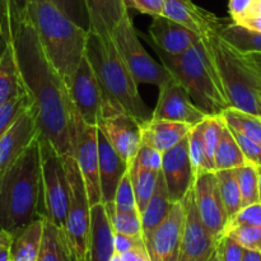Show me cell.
Returning <instances> with one entry per match:
<instances>
[{
    "instance_id": "1",
    "label": "cell",
    "mask_w": 261,
    "mask_h": 261,
    "mask_svg": "<svg viewBox=\"0 0 261 261\" xmlns=\"http://www.w3.org/2000/svg\"><path fill=\"white\" fill-rule=\"evenodd\" d=\"M12 47L20 82L37 119L40 135L50 140L63 157L73 155L71 135L75 109L68 84L46 56L28 18L18 27Z\"/></svg>"
},
{
    "instance_id": "2",
    "label": "cell",
    "mask_w": 261,
    "mask_h": 261,
    "mask_svg": "<svg viewBox=\"0 0 261 261\" xmlns=\"http://www.w3.org/2000/svg\"><path fill=\"white\" fill-rule=\"evenodd\" d=\"M40 218L41 149L37 137L0 176V231L13 237Z\"/></svg>"
},
{
    "instance_id": "3",
    "label": "cell",
    "mask_w": 261,
    "mask_h": 261,
    "mask_svg": "<svg viewBox=\"0 0 261 261\" xmlns=\"http://www.w3.org/2000/svg\"><path fill=\"white\" fill-rule=\"evenodd\" d=\"M86 56L103 94V119L117 114L130 115L140 124L152 119L153 112L143 101L137 81L117 53L114 41L105 43L98 36L89 32Z\"/></svg>"
},
{
    "instance_id": "4",
    "label": "cell",
    "mask_w": 261,
    "mask_h": 261,
    "mask_svg": "<svg viewBox=\"0 0 261 261\" xmlns=\"http://www.w3.org/2000/svg\"><path fill=\"white\" fill-rule=\"evenodd\" d=\"M162 64L190 94L194 103L208 116H219L232 107L224 89L211 46L199 38L180 55H168L154 47Z\"/></svg>"
},
{
    "instance_id": "5",
    "label": "cell",
    "mask_w": 261,
    "mask_h": 261,
    "mask_svg": "<svg viewBox=\"0 0 261 261\" xmlns=\"http://www.w3.org/2000/svg\"><path fill=\"white\" fill-rule=\"evenodd\" d=\"M27 18L43 51L66 84L86 56L89 32L66 17L50 0H30Z\"/></svg>"
},
{
    "instance_id": "6",
    "label": "cell",
    "mask_w": 261,
    "mask_h": 261,
    "mask_svg": "<svg viewBox=\"0 0 261 261\" xmlns=\"http://www.w3.org/2000/svg\"><path fill=\"white\" fill-rule=\"evenodd\" d=\"M203 40L211 46L232 107L261 117V69L259 65L250 58L249 54L241 53L224 40L219 31Z\"/></svg>"
},
{
    "instance_id": "7",
    "label": "cell",
    "mask_w": 261,
    "mask_h": 261,
    "mask_svg": "<svg viewBox=\"0 0 261 261\" xmlns=\"http://www.w3.org/2000/svg\"><path fill=\"white\" fill-rule=\"evenodd\" d=\"M41 149V214L64 229L70 204V186L65 160L53 143L38 135Z\"/></svg>"
},
{
    "instance_id": "8",
    "label": "cell",
    "mask_w": 261,
    "mask_h": 261,
    "mask_svg": "<svg viewBox=\"0 0 261 261\" xmlns=\"http://www.w3.org/2000/svg\"><path fill=\"white\" fill-rule=\"evenodd\" d=\"M64 160L70 186V204L63 231L73 261H89L92 206L75 158L66 155Z\"/></svg>"
},
{
    "instance_id": "9",
    "label": "cell",
    "mask_w": 261,
    "mask_h": 261,
    "mask_svg": "<svg viewBox=\"0 0 261 261\" xmlns=\"http://www.w3.org/2000/svg\"><path fill=\"white\" fill-rule=\"evenodd\" d=\"M112 41L138 84L145 83L161 87L173 78L170 70L163 64L155 61L143 47L129 12L115 28Z\"/></svg>"
},
{
    "instance_id": "10",
    "label": "cell",
    "mask_w": 261,
    "mask_h": 261,
    "mask_svg": "<svg viewBox=\"0 0 261 261\" xmlns=\"http://www.w3.org/2000/svg\"><path fill=\"white\" fill-rule=\"evenodd\" d=\"M71 144H73V157L75 158L76 165L83 176L91 206L102 203L101 182H99L98 126L84 122L76 111L74 116Z\"/></svg>"
},
{
    "instance_id": "11",
    "label": "cell",
    "mask_w": 261,
    "mask_h": 261,
    "mask_svg": "<svg viewBox=\"0 0 261 261\" xmlns=\"http://www.w3.org/2000/svg\"><path fill=\"white\" fill-rule=\"evenodd\" d=\"M71 103L84 122L98 126L103 120V94L91 63L84 56L68 84Z\"/></svg>"
},
{
    "instance_id": "12",
    "label": "cell",
    "mask_w": 261,
    "mask_h": 261,
    "mask_svg": "<svg viewBox=\"0 0 261 261\" xmlns=\"http://www.w3.org/2000/svg\"><path fill=\"white\" fill-rule=\"evenodd\" d=\"M182 203L185 206V224L177 261H208L219 242L212 236L199 216L193 188L186 194Z\"/></svg>"
},
{
    "instance_id": "13",
    "label": "cell",
    "mask_w": 261,
    "mask_h": 261,
    "mask_svg": "<svg viewBox=\"0 0 261 261\" xmlns=\"http://www.w3.org/2000/svg\"><path fill=\"white\" fill-rule=\"evenodd\" d=\"M198 213L212 236L221 241L229 217L222 200L216 172H204L195 178L193 186Z\"/></svg>"
},
{
    "instance_id": "14",
    "label": "cell",
    "mask_w": 261,
    "mask_h": 261,
    "mask_svg": "<svg viewBox=\"0 0 261 261\" xmlns=\"http://www.w3.org/2000/svg\"><path fill=\"white\" fill-rule=\"evenodd\" d=\"M206 116L208 115L194 103L189 92L177 79L172 78L160 87V96L152 119L184 122L195 126L203 122Z\"/></svg>"
},
{
    "instance_id": "15",
    "label": "cell",
    "mask_w": 261,
    "mask_h": 261,
    "mask_svg": "<svg viewBox=\"0 0 261 261\" xmlns=\"http://www.w3.org/2000/svg\"><path fill=\"white\" fill-rule=\"evenodd\" d=\"M162 175L168 196L172 203L182 201L195 182L190 158L188 137L162 154Z\"/></svg>"
},
{
    "instance_id": "16",
    "label": "cell",
    "mask_w": 261,
    "mask_h": 261,
    "mask_svg": "<svg viewBox=\"0 0 261 261\" xmlns=\"http://www.w3.org/2000/svg\"><path fill=\"white\" fill-rule=\"evenodd\" d=\"M185 224V206L182 201L175 203L145 242L150 261H167L180 249Z\"/></svg>"
},
{
    "instance_id": "17",
    "label": "cell",
    "mask_w": 261,
    "mask_h": 261,
    "mask_svg": "<svg viewBox=\"0 0 261 261\" xmlns=\"http://www.w3.org/2000/svg\"><path fill=\"white\" fill-rule=\"evenodd\" d=\"M98 127L130 167L142 145V124L130 115L117 114L105 117Z\"/></svg>"
},
{
    "instance_id": "18",
    "label": "cell",
    "mask_w": 261,
    "mask_h": 261,
    "mask_svg": "<svg viewBox=\"0 0 261 261\" xmlns=\"http://www.w3.org/2000/svg\"><path fill=\"white\" fill-rule=\"evenodd\" d=\"M163 15L193 31L200 38L217 32L223 24L217 15L200 8L194 0H166Z\"/></svg>"
},
{
    "instance_id": "19",
    "label": "cell",
    "mask_w": 261,
    "mask_h": 261,
    "mask_svg": "<svg viewBox=\"0 0 261 261\" xmlns=\"http://www.w3.org/2000/svg\"><path fill=\"white\" fill-rule=\"evenodd\" d=\"M40 134L32 107L25 110L0 138V176Z\"/></svg>"
},
{
    "instance_id": "20",
    "label": "cell",
    "mask_w": 261,
    "mask_h": 261,
    "mask_svg": "<svg viewBox=\"0 0 261 261\" xmlns=\"http://www.w3.org/2000/svg\"><path fill=\"white\" fill-rule=\"evenodd\" d=\"M98 157H99V182H101L102 203L115 200L117 188L125 173L129 171L126 161L115 150L111 143L98 127Z\"/></svg>"
},
{
    "instance_id": "21",
    "label": "cell",
    "mask_w": 261,
    "mask_h": 261,
    "mask_svg": "<svg viewBox=\"0 0 261 261\" xmlns=\"http://www.w3.org/2000/svg\"><path fill=\"white\" fill-rule=\"evenodd\" d=\"M148 31L153 46L168 55H180L185 53L200 38L193 31L165 15L153 17V22Z\"/></svg>"
},
{
    "instance_id": "22",
    "label": "cell",
    "mask_w": 261,
    "mask_h": 261,
    "mask_svg": "<svg viewBox=\"0 0 261 261\" xmlns=\"http://www.w3.org/2000/svg\"><path fill=\"white\" fill-rule=\"evenodd\" d=\"M91 31L105 43L112 42V35L129 8L125 0H86Z\"/></svg>"
},
{
    "instance_id": "23",
    "label": "cell",
    "mask_w": 261,
    "mask_h": 261,
    "mask_svg": "<svg viewBox=\"0 0 261 261\" xmlns=\"http://www.w3.org/2000/svg\"><path fill=\"white\" fill-rule=\"evenodd\" d=\"M191 129L184 122L150 119L142 124V143L165 153L185 139Z\"/></svg>"
},
{
    "instance_id": "24",
    "label": "cell",
    "mask_w": 261,
    "mask_h": 261,
    "mask_svg": "<svg viewBox=\"0 0 261 261\" xmlns=\"http://www.w3.org/2000/svg\"><path fill=\"white\" fill-rule=\"evenodd\" d=\"M115 232L110 223L103 203L91 208V241L89 261H110L115 254Z\"/></svg>"
},
{
    "instance_id": "25",
    "label": "cell",
    "mask_w": 261,
    "mask_h": 261,
    "mask_svg": "<svg viewBox=\"0 0 261 261\" xmlns=\"http://www.w3.org/2000/svg\"><path fill=\"white\" fill-rule=\"evenodd\" d=\"M43 227L45 219L40 218L12 237L10 261H37L42 244Z\"/></svg>"
},
{
    "instance_id": "26",
    "label": "cell",
    "mask_w": 261,
    "mask_h": 261,
    "mask_svg": "<svg viewBox=\"0 0 261 261\" xmlns=\"http://www.w3.org/2000/svg\"><path fill=\"white\" fill-rule=\"evenodd\" d=\"M172 203L168 196L167 188H166L165 178H163L162 171L158 176L157 188H155L154 194L150 198L147 208L142 214V226H143V239L147 242L150 234L153 233L155 228L161 224V222L166 218L168 212L171 211Z\"/></svg>"
},
{
    "instance_id": "27",
    "label": "cell",
    "mask_w": 261,
    "mask_h": 261,
    "mask_svg": "<svg viewBox=\"0 0 261 261\" xmlns=\"http://www.w3.org/2000/svg\"><path fill=\"white\" fill-rule=\"evenodd\" d=\"M37 261H73L64 231L46 219Z\"/></svg>"
},
{
    "instance_id": "28",
    "label": "cell",
    "mask_w": 261,
    "mask_h": 261,
    "mask_svg": "<svg viewBox=\"0 0 261 261\" xmlns=\"http://www.w3.org/2000/svg\"><path fill=\"white\" fill-rule=\"evenodd\" d=\"M246 163L247 161L236 138L224 122L223 132H222L221 139H219L218 147L216 150V157H214L216 172L222 170H234Z\"/></svg>"
},
{
    "instance_id": "29",
    "label": "cell",
    "mask_w": 261,
    "mask_h": 261,
    "mask_svg": "<svg viewBox=\"0 0 261 261\" xmlns=\"http://www.w3.org/2000/svg\"><path fill=\"white\" fill-rule=\"evenodd\" d=\"M24 91L15 64L12 43L0 55V105Z\"/></svg>"
},
{
    "instance_id": "30",
    "label": "cell",
    "mask_w": 261,
    "mask_h": 261,
    "mask_svg": "<svg viewBox=\"0 0 261 261\" xmlns=\"http://www.w3.org/2000/svg\"><path fill=\"white\" fill-rule=\"evenodd\" d=\"M219 33L232 46L241 53H261V32L250 30L240 23H224L221 25Z\"/></svg>"
},
{
    "instance_id": "31",
    "label": "cell",
    "mask_w": 261,
    "mask_h": 261,
    "mask_svg": "<svg viewBox=\"0 0 261 261\" xmlns=\"http://www.w3.org/2000/svg\"><path fill=\"white\" fill-rule=\"evenodd\" d=\"M226 125L240 134L261 144V117L229 107L221 115Z\"/></svg>"
},
{
    "instance_id": "32",
    "label": "cell",
    "mask_w": 261,
    "mask_h": 261,
    "mask_svg": "<svg viewBox=\"0 0 261 261\" xmlns=\"http://www.w3.org/2000/svg\"><path fill=\"white\" fill-rule=\"evenodd\" d=\"M130 176H132L133 188H134L135 199H137L138 211H139L140 217L143 212L147 208L150 198L154 194L155 188H157L158 176L160 172L153 170H145V168H134L129 167Z\"/></svg>"
},
{
    "instance_id": "33",
    "label": "cell",
    "mask_w": 261,
    "mask_h": 261,
    "mask_svg": "<svg viewBox=\"0 0 261 261\" xmlns=\"http://www.w3.org/2000/svg\"><path fill=\"white\" fill-rule=\"evenodd\" d=\"M216 175L227 214H228L229 218H232L234 214H237L242 209V196L239 180H237L236 168L234 170L217 171Z\"/></svg>"
},
{
    "instance_id": "34",
    "label": "cell",
    "mask_w": 261,
    "mask_h": 261,
    "mask_svg": "<svg viewBox=\"0 0 261 261\" xmlns=\"http://www.w3.org/2000/svg\"><path fill=\"white\" fill-rule=\"evenodd\" d=\"M237 180L242 196V208L251 204L261 203L259 186V167L252 163H246L236 168Z\"/></svg>"
},
{
    "instance_id": "35",
    "label": "cell",
    "mask_w": 261,
    "mask_h": 261,
    "mask_svg": "<svg viewBox=\"0 0 261 261\" xmlns=\"http://www.w3.org/2000/svg\"><path fill=\"white\" fill-rule=\"evenodd\" d=\"M188 143L189 158H190L194 177L196 178L201 173L209 172L208 165H206L205 144H204V121L193 126V129L188 134Z\"/></svg>"
},
{
    "instance_id": "36",
    "label": "cell",
    "mask_w": 261,
    "mask_h": 261,
    "mask_svg": "<svg viewBox=\"0 0 261 261\" xmlns=\"http://www.w3.org/2000/svg\"><path fill=\"white\" fill-rule=\"evenodd\" d=\"M105 208H106L107 216H109L110 223H111L114 232L127 234V236L143 237L142 217L139 214L119 212L115 206L114 201L105 204Z\"/></svg>"
},
{
    "instance_id": "37",
    "label": "cell",
    "mask_w": 261,
    "mask_h": 261,
    "mask_svg": "<svg viewBox=\"0 0 261 261\" xmlns=\"http://www.w3.org/2000/svg\"><path fill=\"white\" fill-rule=\"evenodd\" d=\"M30 0H0V19L10 38H14L18 27L27 19Z\"/></svg>"
},
{
    "instance_id": "38",
    "label": "cell",
    "mask_w": 261,
    "mask_h": 261,
    "mask_svg": "<svg viewBox=\"0 0 261 261\" xmlns=\"http://www.w3.org/2000/svg\"><path fill=\"white\" fill-rule=\"evenodd\" d=\"M223 127L224 121L221 115L219 116H208L204 120V144H205L206 165H208L209 172H216L214 157H216V150L218 147Z\"/></svg>"
},
{
    "instance_id": "39",
    "label": "cell",
    "mask_w": 261,
    "mask_h": 261,
    "mask_svg": "<svg viewBox=\"0 0 261 261\" xmlns=\"http://www.w3.org/2000/svg\"><path fill=\"white\" fill-rule=\"evenodd\" d=\"M30 107H32V105H31V99L25 91L0 105V138L10 129V126L17 121L18 117Z\"/></svg>"
},
{
    "instance_id": "40",
    "label": "cell",
    "mask_w": 261,
    "mask_h": 261,
    "mask_svg": "<svg viewBox=\"0 0 261 261\" xmlns=\"http://www.w3.org/2000/svg\"><path fill=\"white\" fill-rule=\"evenodd\" d=\"M224 236L231 237L246 250L261 252V226L228 227Z\"/></svg>"
},
{
    "instance_id": "41",
    "label": "cell",
    "mask_w": 261,
    "mask_h": 261,
    "mask_svg": "<svg viewBox=\"0 0 261 261\" xmlns=\"http://www.w3.org/2000/svg\"><path fill=\"white\" fill-rule=\"evenodd\" d=\"M114 203L119 212H122V213L139 214L137 205V199H135L134 188H133L132 176H130L129 171L125 173V176L121 178V181H120V185L119 188H117Z\"/></svg>"
},
{
    "instance_id": "42",
    "label": "cell",
    "mask_w": 261,
    "mask_h": 261,
    "mask_svg": "<svg viewBox=\"0 0 261 261\" xmlns=\"http://www.w3.org/2000/svg\"><path fill=\"white\" fill-rule=\"evenodd\" d=\"M64 14L86 31H91L86 0H50Z\"/></svg>"
},
{
    "instance_id": "43",
    "label": "cell",
    "mask_w": 261,
    "mask_h": 261,
    "mask_svg": "<svg viewBox=\"0 0 261 261\" xmlns=\"http://www.w3.org/2000/svg\"><path fill=\"white\" fill-rule=\"evenodd\" d=\"M162 154L163 153H161L160 150L142 143L130 167L145 168V170H153L160 172L162 170Z\"/></svg>"
},
{
    "instance_id": "44",
    "label": "cell",
    "mask_w": 261,
    "mask_h": 261,
    "mask_svg": "<svg viewBox=\"0 0 261 261\" xmlns=\"http://www.w3.org/2000/svg\"><path fill=\"white\" fill-rule=\"evenodd\" d=\"M236 226H261V203L244 206L239 213L229 218L226 228Z\"/></svg>"
},
{
    "instance_id": "45",
    "label": "cell",
    "mask_w": 261,
    "mask_h": 261,
    "mask_svg": "<svg viewBox=\"0 0 261 261\" xmlns=\"http://www.w3.org/2000/svg\"><path fill=\"white\" fill-rule=\"evenodd\" d=\"M231 129V127H229ZM232 134L236 138L237 143H239L240 148H241L242 153H244L245 158H246L247 163H252V165L261 167V144L254 142V140L249 139L245 135L240 134L236 130L231 129Z\"/></svg>"
},
{
    "instance_id": "46",
    "label": "cell",
    "mask_w": 261,
    "mask_h": 261,
    "mask_svg": "<svg viewBox=\"0 0 261 261\" xmlns=\"http://www.w3.org/2000/svg\"><path fill=\"white\" fill-rule=\"evenodd\" d=\"M221 261H242L245 255V247L231 237L223 236L217 246Z\"/></svg>"
},
{
    "instance_id": "47",
    "label": "cell",
    "mask_w": 261,
    "mask_h": 261,
    "mask_svg": "<svg viewBox=\"0 0 261 261\" xmlns=\"http://www.w3.org/2000/svg\"><path fill=\"white\" fill-rule=\"evenodd\" d=\"M125 2L127 8H133L143 14L160 17L163 15L166 0H125Z\"/></svg>"
},
{
    "instance_id": "48",
    "label": "cell",
    "mask_w": 261,
    "mask_h": 261,
    "mask_svg": "<svg viewBox=\"0 0 261 261\" xmlns=\"http://www.w3.org/2000/svg\"><path fill=\"white\" fill-rule=\"evenodd\" d=\"M114 245L115 252L121 255L130 251V250L137 249V247L145 246V241L142 236H127V234L116 233L115 232Z\"/></svg>"
},
{
    "instance_id": "49",
    "label": "cell",
    "mask_w": 261,
    "mask_h": 261,
    "mask_svg": "<svg viewBox=\"0 0 261 261\" xmlns=\"http://www.w3.org/2000/svg\"><path fill=\"white\" fill-rule=\"evenodd\" d=\"M254 2L255 0H229L228 10L232 20L239 22V20L247 17Z\"/></svg>"
},
{
    "instance_id": "50",
    "label": "cell",
    "mask_w": 261,
    "mask_h": 261,
    "mask_svg": "<svg viewBox=\"0 0 261 261\" xmlns=\"http://www.w3.org/2000/svg\"><path fill=\"white\" fill-rule=\"evenodd\" d=\"M121 261H150L147 246H140L121 254Z\"/></svg>"
},
{
    "instance_id": "51",
    "label": "cell",
    "mask_w": 261,
    "mask_h": 261,
    "mask_svg": "<svg viewBox=\"0 0 261 261\" xmlns=\"http://www.w3.org/2000/svg\"><path fill=\"white\" fill-rule=\"evenodd\" d=\"M236 23H240V24L250 28V30L259 31V32H261V17H257V15H255V17H246Z\"/></svg>"
},
{
    "instance_id": "52",
    "label": "cell",
    "mask_w": 261,
    "mask_h": 261,
    "mask_svg": "<svg viewBox=\"0 0 261 261\" xmlns=\"http://www.w3.org/2000/svg\"><path fill=\"white\" fill-rule=\"evenodd\" d=\"M10 43H12V38L8 35L7 30H5V27L2 23V19H0V55L7 50V47Z\"/></svg>"
},
{
    "instance_id": "53",
    "label": "cell",
    "mask_w": 261,
    "mask_h": 261,
    "mask_svg": "<svg viewBox=\"0 0 261 261\" xmlns=\"http://www.w3.org/2000/svg\"><path fill=\"white\" fill-rule=\"evenodd\" d=\"M242 261H261V252L252 251V250L245 249L244 260Z\"/></svg>"
},
{
    "instance_id": "54",
    "label": "cell",
    "mask_w": 261,
    "mask_h": 261,
    "mask_svg": "<svg viewBox=\"0 0 261 261\" xmlns=\"http://www.w3.org/2000/svg\"><path fill=\"white\" fill-rule=\"evenodd\" d=\"M10 242H12V236L5 233V232L0 231V250L4 249L8 245H10Z\"/></svg>"
},
{
    "instance_id": "55",
    "label": "cell",
    "mask_w": 261,
    "mask_h": 261,
    "mask_svg": "<svg viewBox=\"0 0 261 261\" xmlns=\"http://www.w3.org/2000/svg\"><path fill=\"white\" fill-rule=\"evenodd\" d=\"M0 261H10V245L0 250Z\"/></svg>"
},
{
    "instance_id": "56",
    "label": "cell",
    "mask_w": 261,
    "mask_h": 261,
    "mask_svg": "<svg viewBox=\"0 0 261 261\" xmlns=\"http://www.w3.org/2000/svg\"><path fill=\"white\" fill-rule=\"evenodd\" d=\"M249 55H250V58H251L252 60H254L255 63L259 65V68L261 69V53H251V54H249Z\"/></svg>"
},
{
    "instance_id": "57",
    "label": "cell",
    "mask_w": 261,
    "mask_h": 261,
    "mask_svg": "<svg viewBox=\"0 0 261 261\" xmlns=\"http://www.w3.org/2000/svg\"><path fill=\"white\" fill-rule=\"evenodd\" d=\"M208 261H221V256H219V252H218V249H216V251L212 254V256L209 257Z\"/></svg>"
},
{
    "instance_id": "58",
    "label": "cell",
    "mask_w": 261,
    "mask_h": 261,
    "mask_svg": "<svg viewBox=\"0 0 261 261\" xmlns=\"http://www.w3.org/2000/svg\"><path fill=\"white\" fill-rule=\"evenodd\" d=\"M177 259H178V252H177V254L172 255V256H171L167 261H177Z\"/></svg>"
},
{
    "instance_id": "59",
    "label": "cell",
    "mask_w": 261,
    "mask_h": 261,
    "mask_svg": "<svg viewBox=\"0 0 261 261\" xmlns=\"http://www.w3.org/2000/svg\"><path fill=\"white\" fill-rule=\"evenodd\" d=\"M259 186H260V201H261V167H259Z\"/></svg>"
}]
</instances>
